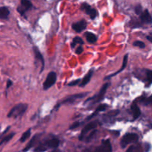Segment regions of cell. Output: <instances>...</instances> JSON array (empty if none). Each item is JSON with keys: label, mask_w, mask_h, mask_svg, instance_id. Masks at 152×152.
Wrapping results in <instances>:
<instances>
[{"label": "cell", "mask_w": 152, "mask_h": 152, "mask_svg": "<svg viewBox=\"0 0 152 152\" xmlns=\"http://www.w3.org/2000/svg\"><path fill=\"white\" fill-rule=\"evenodd\" d=\"M80 79H77V80H74V81H72V82H71V83H68V86H75V85L78 84V83H80Z\"/></svg>", "instance_id": "29"}, {"label": "cell", "mask_w": 152, "mask_h": 152, "mask_svg": "<svg viewBox=\"0 0 152 152\" xmlns=\"http://www.w3.org/2000/svg\"><path fill=\"white\" fill-rule=\"evenodd\" d=\"M96 130H94V131H92L91 133L90 136H89V137H88V138H87V142L90 141V140L91 139V138H92V137H94V134H96Z\"/></svg>", "instance_id": "30"}, {"label": "cell", "mask_w": 152, "mask_h": 152, "mask_svg": "<svg viewBox=\"0 0 152 152\" xmlns=\"http://www.w3.org/2000/svg\"><path fill=\"white\" fill-rule=\"evenodd\" d=\"M133 45L134 46H137V47H139L140 49H144L145 47V44L142 41H140V40H137L134 43H133Z\"/></svg>", "instance_id": "24"}, {"label": "cell", "mask_w": 152, "mask_h": 152, "mask_svg": "<svg viewBox=\"0 0 152 152\" xmlns=\"http://www.w3.org/2000/svg\"><path fill=\"white\" fill-rule=\"evenodd\" d=\"M86 27H87V22L85 20H81L80 22H75L72 25L73 29L77 33L82 32L83 30L86 29Z\"/></svg>", "instance_id": "11"}, {"label": "cell", "mask_w": 152, "mask_h": 152, "mask_svg": "<svg viewBox=\"0 0 152 152\" xmlns=\"http://www.w3.org/2000/svg\"><path fill=\"white\" fill-rule=\"evenodd\" d=\"M140 19L141 22H143V23H152V17L147 9H145L140 15Z\"/></svg>", "instance_id": "12"}, {"label": "cell", "mask_w": 152, "mask_h": 152, "mask_svg": "<svg viewBox=\"0 0 152 152\" xmlns=\"http://www.w3.org/2000/svg\"><path fill=\"white\" fill-rule=\"evenodd\" d=\"M127 63H128V55H125V56H124V58H123V65H122V67H121V68H120V69L118 70V71L116 72L113 73V74L110 75L109 76H108V77H105V80H107V79L111 78V77H113V76L116 75H117V74H118V73L121 72L122 71H123V70L125 69V68H126V66H127Z\"/></svg>", "instance_id": "14"}, {"label": "cell", "mask_w": 152, "mask_h": 152, "mask_svg": "<svg viewBox=\"0 0 152 152\" xmlns=\"http://www.w3.org/2000/svg\"><path fill=\"white\" fill-rule=\"evenodd\" d=\"M146 101H147V102H146V104H149V103H151L152 102V95H151V97H150L149 98H148V99H147Z\"/></svg>", "instance_id": "33"}, {"label": "cell", "mask_w": 152, "mask_h": 152, "mask_svg": "<svg viewBox=\"0 0 152 152\" xmlns=\"http://www.w3.org/2000/svg\"><path fill=\"white\" fill-rule=\"evenodd\" d=\"M33 49H34V55H35V58L37 60V61H39L40 62H41L42 63L41 72H42L43 69H44V66H45V61H44V58H43V56L42 55V54L40 53L39 50L36 46H34Z\"/></svg>", "instance_id": "13"}, {"label": "cell", "mask_w": 152, "mask_h": 152, "mask_svg": "<svg viewBox=\"0 0 152 152\" xmlns=\"http://www.w3.org/2000/svg\"><path fill=\"white\" fill-rule=\"evenodd\" d=\"M10 14V10L7 7H1L0 8V18L2 19H7Z\"/></svg>", "instance_id": "16"}, {"label": "cell", "mask_w": 152, "mask_h": 152, "mask_svg": "<svg viewBox=\"0 0 152 152\" xmlns=\"http://www.w3.org/2000/svg\"><path fill=\"white\" fill-rule=\"evenodd\" d=\"M138 139H139V137H138L137 134H126L124 137H123L121 140V147L122 148H125L127 146V145L130 144L132 142H135L138 141Z\"/></svg>", "instance_id": "4"}, {"label": "cell", "mask_w": 152, "mask_h": 152, "mask_svg": "<svg viewBox=\"0 0 152 152\" xmlns=\"http://www.w3.org/2000/svg\"><path fill=\"white\" fill-rule=\"evenodd\" d=\"M132 111H133V116H134V119H137L139 118V116H140L141 112L140 110L139 107H138L137 104H133L132 107Z\"/></svg>", "instance_id": "18"}, {"label": "cell", "mask_w": 152, "mask_h": 152, "mask_svg": "<svg viewBox=\"0 0 152 152\" xmlns=\"http://www.w3.org/2000/svg\"><path fill=\"white\" fill-rule=\"evenodd\" d=\"M81 9L84 10L87 14H88L92 19H94L97 16V11L96 9L93 8L90 4H87V3H83L81 5Z\"/></svg>", "instance_id": "7"}, {"label": "cell", "mask_w": 152, "mask_h": 152, "mask_svg": "<svg viewBox=\"0 0 152 152\" xmlns=\"http://www.w3.org/2000/svg\"><path fill=\"white\" fill-rule=\"evenodd\" d=\"M109 85H110L109 83H105V84L102 86L100 91H99V93H98L97 95H94V96L91 97V98H89L88 99H87V101H86L85 103L86 104L87 102H89V101H93V102H92L93 104H96V103L99 102V101L103 98L105 92H106L107 89H108V87L109 86Z\"/></svg>", "instance_id": "3"}, {"label": "cell", "mask_w": 152, "mask_h": 152, "mask_svg": "<svg viewBox=\"0 0 152 152\" xmlns=\"http://www.w3.org/2000/svg\"><path fill=\"white\" fill-rule=\"evenodd\" d=\"M13 136H14V133L9 134V135H7V136H5V137H4V138H2V139H1V144H2V143L4 142H8L9 140L13 138Z\"/></svg>", "instance_id": "25"}, {"label": "cell", "mask_w": 152, "mask_h": 152, "mask_svg": "<svg viewBox=\"0 0 152 152\" xmlns=\"http://www.w3.org/2000/svg\"><path fill=\"white\" fill-rule=\"evenodd\" d=\"M27 108H28V105L25 104H19L17 105L14 106L10 112L7 114V117L8 118H16L19 116H22L24 114L25 111H26Z\"/></svg>", "instance_id": "2"}, {"label": "cell", "mask_w": 152, "mask_h": 152, "mask_svg": "<svg viewBox=\"0 0 152 152\" xmlns=\"http://www.w3.org/2000/svg\"><path fill=\"white\" fill-rule=\"evenodd\" d=\"M142 12V6L138 4L135 7V13H137V15H140Z\"/></svg>", "instance_id": "26"}, {"label": "cell", "mask_w": 152, "mask_h": 152, "mask_svg": "<svg viewBox=\"0 0 152 152\" xmlns=\"http://www.w3.org/2000/svg\"><path fill=\"white\" fill-rule=\"evenodd\" d=\"M94 74V71L93 69L90 70V71L88 72L87 73V75H86V76H85L84 78L83 79V80H82V82L80 83V86H81V87H83V86H85L86 85H87L88 83H89V81L91 80V78L92 75H93Z\"/></svg>", "instance_id": "15"}, {"label": "cell", "mask_w": 152, "mask_h": 152, "mask_svg": "<svg viewBox=\"0 0 152 152\" xmlns=\"http://www.w3.org/2000/svg\"><path fill=\"white\" fill-rule=\"evenodd\" d=\"M37 137H38L35 135L34 137H33L32 139H31V141L29 142V143H28V144L26 145V147H25V148L23 149V152H27L28 150H30V148H31L34 146V145L35 144L36 141H37Z\"/></svg>", "instance_id": "19"}, {"label": "cell", "mask_w": 152, "mask_h": 152, "mask_svg": "<svg viewBox=\"0 0 152 152\" xmlns=\"http://www.w3.org/2000/svg\"><path fill=\"white\" fill-rule=\"evenodd\" d=\"M86 40H87L88 42L90 43H94L96 41V40H97L96 36L91 32H86Z\"/></svg>", "instance_id": "17"}, {"label": "cell", "mask_w": 152, "mask_h": 152, "mask_svg": "<svg viewBox=\"0 0 152 152\" xmlns=\"http://www.w3.org/2000/svg\"><path fill=\"white\" fill-rule=\"evenodd\" d=\"M145 80L148 85L152 83V70H145Z\"/></svg>", "instance_id": "21"}, {"label": "cell", "mask_w": 152, "mask_h": 152, "mask_svg": "<svg viewBox=\"0 0 152 152\" xmlns=\"http://www.w3.org/2000/svg\"><path fill=\"white\" fill-rule=\"evenodd\" d=\"M56 80V74L54 72H50L48 75L47 77H46L44 83H43V88L45 90H47L49 88L51 87Z\"/></svg>", "instance_id": "5"}, {"label": "cell", "mask_w": 152, "mask_h": 152, "mask_svg": "<svg viewBox=\"0 0 152 152\" xmlns=\"http://www.w3.org/2000/svg\"><path fill=\"white\" fill-rule=\"evenodd\" d=\"M31 129H28V131H25V132L22 134V137H21V139H20V141L22 142H25V140L28 138V137H30V136H31Z\"/></svg>", "instance_id": "23"}, {"label": "cell", "mask_w": 152, "mask_h": 152, "mask_svg": "<svg viewBox=\"0 0 152 152\" xmlns=\"http://www.w3.org/2000/svg\"><path fill=\"white\" fill-rule=\"evenodd\" d=\"M59 144V141L58 139L53 138L51 139H49L45 142L42 143L39 145L37 146L35 149V151L37 152H43L45 151L48 148H55L58 147Z\"/></svg>", "instance_id": "1"}, {"label": "cell", "mask_w": 152, "mask_h": 152, "mask_svg": "<svg viewBox=\"0 0 152 152\" xmlns=\"http://www.w3.org/2000/svg\"><path fill=\"white\" fill-rule=\"evenodd\" d=\"M20 6L17 7V11L20 13L22 16L25 14V12L32 7V3L29 0H20Z\"/></svg>", "instance_id": "8"}, {"label": "cell", "mask_w": 152, "mask_h": 152, "mask_svg": "<svg viewBox=\"0 0 152 152\" xmlns=\"http://www.w3.org/2000/svg\"><path fill=\"white\" fill-rule=\"evenodd\" d=\"M127 152H137V148L135 145H132L131 147L129 148Z\"/></svg>", "instance_id": "27"}, {"label": "cell", "mask_w": 152, "mask_h": 152, "mask_svg": "<svg viewBox=\"0 0 152 152\" xmlns=\"http://www.w3.org/2000/svg\"><path fill=\"white\" fill-rule=\"evenodd\" d=\"M83 48L82 47V46H79V47L77 49V50H76V53L80 55V54H81L82 52H83Z\"/></svg>", "instance_id": "31"}, {"label": "cell", "mask_w": 152, "mask_h": 152, "mask_svg": "<svg viewBox=\"0 0 152 152\" xmlns=\"http://www.w3.org/2000/svg\"><path fill=\"white\" fill-rule=\"evenodd\" d=\"M106 107H107L106 104H101V105H99V107H98L97 108H96V111H95V113H94L93 114L91 115V116H88L87 119H91V118L93 117V116H94L95 115L97 114V113H99V112H101V111H103V110H105V109H106Z\"/></svg>", "instance_id": "20"}, {"label": "cell", "mask_w": 152, "mask_h": 152, "mask_svg": "<svg viewBox=\"0 0 152 152\" xmlns=\"http://www.w3.org/2000/svg\"><path fill=\"white\" fill-rule=\"evenodd\" d=\"M98 124H99V122H98L97 121H94V122H90V123L87 124V125L83 128V129L82 130L81 134H80V139L83 140V139L84 138L85 136H86L89 131H91V130H94L95 128L98 126Z\"/></svg>", "instance_id": "6"}, {"label": "cell", "mask_w": 152, "mask_h": 152, "mask_svg": "<svg viewBox=\"0 0 152 152\" xmlns=\"http://www.w3.org/2000/svg\"><path fill=\"white\" fill-rule=\"evenodd\" d=\"M84 43V42H83V39L81 38V37H74V40H73V43H71V47L72 48H74L75 47L76 44H83Z\"/></svg>", "instance_id": "22"}, {"label": "cell", "mask_w": 152, "mask_h": 152, "mask_svg": "<svg viewBox=\"0 0 152 152\" xmlns=\"http://www.w3.org/2000/svg\"><path fill=\"white\" fill-rule=\"evenodd\" d=\"M12 84H13V82H12L11 80H7V89H8V88L10 87V86H11Z\"/></svg>", "instance_id": "32"}, {"label": "cell", "mask_w": 152, "mask_h": 152, "mask_svg": "<svg viewBox=\"0 0 152 152\" xmlns=\"http://www.w3.org/2000/svg\"><path fill=\"white\" fill-rule=\"evenodd\" d=\"M86 95H87V93L85 92V93H78L70 95V96L67 97L66 98H65V99L62 101V104H73V103H74V101H77V100L84 98Z\"/></svg>", "instance_id": "10"}, {"label": "cell", "mask_w": 152, "mask_h": 152, "mask_svg": "<svg viewBox=\"0 0 152 152\" xmlns=\"http://www.w3.org/2000/svg\"><path fill=\"white\" fill-rule=\"evenodd\" d=\"M95 152H112V147L109 139L102 140V144L96 148Z\"/></svg>", "instance_id": "9"}, {"label": "cell", "mask_w": 152, "mask_h": 152, "mask_svg": "<svg viewBox=\"0 0 152 152\" xmlns=\"http://www.w3.org/2000/svg\"><path fill=\"white\" fill-rule=\"evenodd\" d=\"M80 123H81V122H74V123L73 124V125H71V127H70V129H71V130H73V129H75V128H78V127L80 126Z\"/></svg>", "instance_id": "28"}, {"label": "cell", "mask_w": 152, "mask_h": 152, "mask_svg": "<svg viewBox=\"0 0 152 152\" xmlns=\"http://www.w3.org/2000/svg\"><path fill=\"white\" fill-rule=\"evenodd\" d=\"M146 38L148 39V40H149V41L151 42V43H152V36H147Z\"/></svg>", "instance_id": "34"}]
</instances>
